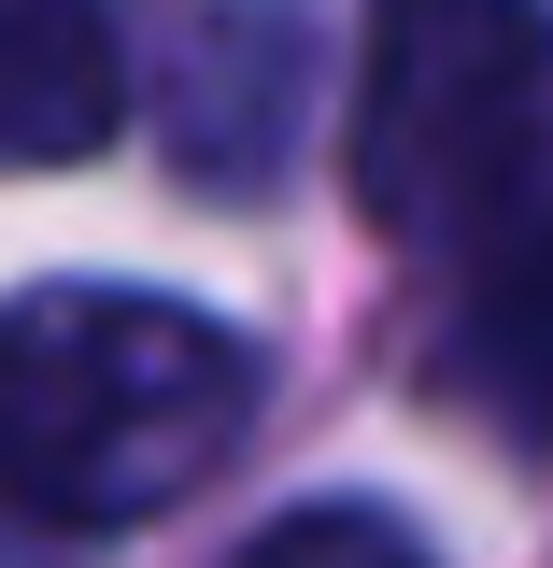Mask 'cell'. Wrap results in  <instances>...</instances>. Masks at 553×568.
<instances>
[{
    "label": "cell",
    "mask_w": 553,
    "mask_h": 568,
    "mask_svg": "<svg viewBox=\"0 0 553 568\" xmlns=\"http://www.w3.org/2000/svg\"><path fill=\"white\" fill-rule=\"evenodd\" d=\"M256 426V355L142 284H29L0 298V511L43 540H100L199 497Z\"/></svg>",
    "instance_id": "obj_1"
},
{
    "label": "cell",
    "mask_w": 553,
    "mask_h": 568,
    "mask_svg": "<svg viewBox=\"0 0 553 568\" xmlns=\"http://www.w3.org/2000/svg\"><path fill=\"white\" fill-rule=\"evenodd\" d=\"M355 200L426 271H469L553 213V14L383 0L355 58Z\"/></svg>",
    "instance_id": "obj_2"
},
{
    "label": "cell",
    "mask_w": 553,
    "mask_h": 568,
    "mask_svg": "<svg viewBox=\"0 0 553 568\" xmlns=\"http://www.w3.org/2000/svg\"><path fill=\"white\" fill-rule=\"evenodd\" d=\"M156 129L185 156V185H284V156L313 129V14L298 0H171L156 43Z\"/></svg>",
    "instance_id": "obj_3"
},
{
    "label": "cell",
    "mask_w": 553,
    "mask_h": 568,
    "mask_svg": "<svg viewBox=\"0 0 553 568\" xmlns=\"http://www.w3.org/2000/svg\"><path fill=\"white\" fill-rule=\"evenodd\" d=\"M142 58L114 0H0V171H71L129 129Z\"/></svg>",
    "instance_id": "obj_4"
},
{
    "label": "cell",
    "mask_w": 553,
    "mask_h": 568,
    "mask_svg": "<svg viewBox=\"0 0 553 568\" xmlns=\"http://www.w3.org/2000/svg\"><path fill=\"white\" fill-rule=\"evenodd\" d=\"M440 398H469L511 455H553V227L440 271Z\"/></svg>",
    "instance_id": "obj_5"
},
{
    "label": "cell",
    "mask_w": 553,
    "mask_h": 568,
    "mask_svg": "<svg viewBox=\"0 0 553 568\" xmlns=\"http://www.w3.org/2000/svg\"><path fill=\"white\" fill-rule=\"evenodd\" d=\"M242 568H440V555H426L398 511H369V497H313V511L256 526V540H242Z\"/></svg>",
    "instance_id": "obj_6"
},
{
    "label": "cell",
    "mask_w": 553,
    "mask_h": 568,
    "mask_svg": "<svg viewBox=\"0 0 553 568\" xmlns=\"http://www.w3.org/2000/svg\"><path fill=\"white\" fill-rule=\"evenodd\" d=\"M0 568H58V540H43L29 511H0Z\"/></svg>",
    "instance_id": "obj_7"
}]
</instances>
